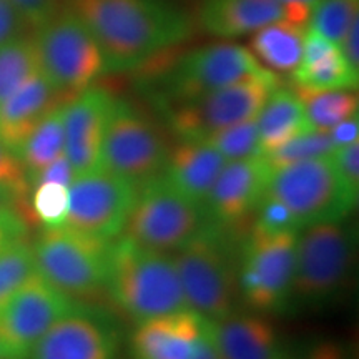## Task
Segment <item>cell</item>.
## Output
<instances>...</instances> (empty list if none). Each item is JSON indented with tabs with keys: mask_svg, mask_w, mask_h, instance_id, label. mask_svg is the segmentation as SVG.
I'll use <instances>...</instances> for the list:
<instances>
[{
	"mask_svg": "<svg viewBox=\"0 0 359 359\" xmlns=\"http://www.w3.org/2000/svg\"><path fill=\"white\" fill-rule=\"evenodd\" d=\"M100 48L105 72L138 69L183 42L190 22L158 0H67Z\"/></svg>",
	"mask_w": 359,
	"mask_h": 359,
	"instance_id": "1",
	"label": "cell"
},
{
	"mask_svg": "<svg viewBox=\"0 0 359 359\" xmlns=\"http://www.w3.org/2000/svg\"><path fill=\"white\" fill-rule=\"evenodd\" d=\"M276 87L280 80L268 70L190 100L167 103L168 123L182 140H205L218 130L255 118Z\"/></svg>",
	"mask_w": 359,
	"mask_h": 359,
	"instance_id": "8",
	"label": "cell"
},
{
	"mask_svg": "<svg viewBox=\"0 0 359 359\" xmlns=\"http://www.w3.org/2000/svg\"><path fill=\"white\" fill-rule=\"evenodd\" d=\"M206 224L203 206L175 190L163 177L138 188L123 236L143 248L178 251Z\"/></svg>",
	"mask_w": 359,
	"mask_h": 359,
	"instance_id": "7",
	"label": "cell"
},
{
	"mask_svg": "<svg viewBox=\"0 0 359 359\" xmlns=\"http://www.w3.org/2000/svg\"><path fill=\"white\" fill-rule=\"evenodd\" d=\"M299 359H353V354L341 343L323 341V343H318L313 348H309Z\"/></svg>",
	"mask_w": 359,
	"mask_h": 359,
	"instance_id": "41",
	"label": "cell"
},
{
	"mask_svg": "<svg viewBox=\"0 0 359 359\" xmlns=\"http://www.w3.org/2000/svg\"><path fill=\"white\" fill-rule=\"evenodd\" d=\"M115 97L105 88L88 87L65 105V156L75 177L100 167L102 143Z\"/></svg>",
	"mask_w": 359,
	"mask_h": 359,
	"instance_id": "17",
	"label": "cell"
},
{
	"mask_svg": "<svg viewBox=\"0 0 359 359\" xmlns=\"http://www.w3.org/2000/svg\"><path fill=\"white\" fill-rule=\"evenodd\" d=\"M118 339L100 314L74 309L40 338L27 359H116Z\"/></svg>",
	"mask_w": 359,
	"mask_h": 359,
	"instance_id": "15",
	"label": "cell"
},
{
	"mask_svg": "<svg viewBox=\"0 0 359 359\" xmlns=\"http://www.w3.org/2000/svg\"><path fill=\"white\" fill-rule=\"evenodd\" d=\"M331 135V140H333L334 147H344L349 145V143L359 142V122L358 115L351 116V118L343 120L338 125H334L333 128L327 130Z\"/></svg>",
	"mask_w": 359,
	"mask_h": 359,
	"instance_id": "43",
	"label": "cell"
},
{
	"mask_svg": "<svg viewBox=\"0 0 359 359\" xmlns=\"http://www.w3.org/2000/svg\"><path fill=\"white\" fill-rule=\"evenodd\" d=\"M359 0H318L309 15V29L338 43L358 19Z\"/></svg>",
	"mask_w": 359,
	"mask_h": 359,
	"instance_id": "32",
	"label": "cell"
},
{
	"mask_svg": "<svg viewBox=\"0 0 359 359\" xmlns=\"http://www.w3.org/2000/svg\"><path fill=\"white\" fill-rule=\"evenodd\" d=\"M269 168L263 156L226 161L203 201L206 219L219 228H235L257 210Z\"/></svg>",
	"mask_w": 359,
	"mask_h": 359,
	"instance_id": "16",
	"label": "cell"
},
{
	"mask_svg": "<svg viewBox=\"0 0 359 359\" xmlns=\"http://www.w3.org/2000/svg\"><path fill=\"white\" fill-rule=\"evenodd\" d=\"M280 2L283 6H306L309 8H313V6L318 0H280Z\"/></svg>",
	"mask_w": 359,
	"mask_h": 359,
	"instance_id": "46",
	"label": "cell"
},
{
	"mask_svg": "<svg viewBox=\"0 0 359 359\" xmlns=\"http://www.w3.org/2000/svg\"><path fill=\"white\" fill-rule=\"evenodd\" d=\"M168 148L155 125L130 105L115 98L102 143L100 167L140 188L161 177Z\"/></svg>",
	"mask_w": 359,
	"mask_h": 359,
	"instance_id": "9",
	"label": "cell"
},
{
	"mask_svg": "<svg viewBox=\"0 0 359 359\" xmlns=\"http://www.w3.org/2000/svg\"><path fill=\"white\" fill-rule=\"evenodd\" d=\"M77 308V302L35 273L0 304V349L4 359L29 358L35 343L60 318Z\"/></svg>",
	"mask_w": 359,
	"mask_h": 359,
	"instance_id": "12",
	"label": "cell"
},
{
	"mask_svg": "<svg viewBox=\"0 0 359 359\" xmlns=\"http://www.w3.org/2000/svg\"><path fill=\"white\" fill-rule=\"evenodd\" d=\"M268 69L248 48L236 43H215L196 48L170 67L163 77V103H173L210 93L241 80L258 77Z\"/></svg>",
	"mask_w": 359,
	"mask_h": 359,
	"instance_id": "14",
	"label": "cell"
},
{
	"mask_svg": "<svg viewBox=\"0 0 359 359\" xmlns=\"http://www.w3.org/2000/svg\"><path fill=\"white\" fill-rule=\"evenodd\" d=\"M294 88L302 90H334V88H356L359 72L349 67L344 60L339 47L318 62L308 65H298L291 72Z\"/></svg>",
	"mask_w": 359,
	"mask_h": 359,
	"instance_id": "28",
	"label": "cell"
},
{
	"mask_svg": "<svg viewBox=\"0 0 359 359\" xmlns=\"http://www.w3.org/2000/svg\"><path fill=\"white\" fill-rule=\"evenodd\" d=\"M37 273L34 245L29 241H13L0 250V304L19 290L30 276Z\"/></svg>",
	"mask_w": 359,
	"mask_h": 359,
	"instance_id": "31",
	"label": "cell"
},
{
	"mask_svg": "<svg viewBox=\"0 0 359 359\" xmlns=\"http://www.w3.org/2000/svg\"><path fill=\"white\" fill-rule=\"evenodd\" d=\"M212 330L222 359H285L275 327L263 318L230 314L212 321Z\"/></svg>",
	"mask_w": 359,
	"mask_h": 359,
	"instance_id": "21",
	"label": "cell"
},
{
	"mask_svg": "<svg viewBox=\"0 0 359 359\" xmlns=\"http://www.w3.org/2000/svg\"><path fill=\"white\" fill-rule=\"evenodd\" d=\"M258 213L255 228L264 233H285V231H299V224L293 215L280 201L263 196L257 210Z\"/></svg>",
	"mask_w": 359,
	"mask_h": 359,
	"instance_id": "34",
	"label": "cell"
},
{
	"mask_svg": "<svg viewBox=\"0 0 359 359\" xmlns=\"http://www.w3.org/2000/svg\"><path fill=\"white\" fill-rule=\"evenodd\" d=\"M190 359H222L213 338L212 321L205 320L203 330H201L200 338L196 341L195 351H193Z\"/></svg>",
	"mask_w": 359,
	"mask_h": 359,
	"instance_id": "42",
	"label": "cell"
},
{
	"mask_svg": "<svg viewBox=\"0 0 359 359\" xmlns=\"http://www.w3.org/2000/svg\"><path fill=\"white\" fill-rule=\"evenodd\" d=\"M263 196L285 205L298 222L299 230L308 224L346 219L358 205V195L344 185L331 156L273 170Z\"/></svg>",
	"mask_w": 359,
	"mask_h": 359,
	"instance_id": "5",
	"label": "cell"
},
{
	"mask_svg": "<svg viewBox=\"0 0 359 359\" xmlns=\"http://www.w3.org/2000/svg\"><path fill=\"white\" fill-rule=\"evenodd\" d=\"M24 24L25 22L22 20L19 12L11 6V2L0 0V45L19 37Z\"/></svg>",
	"mask_w": 359,
	"mask_h": 359,
	"instance_id": "40",
	"label": "cell"
},
{
	"mask_svg": "<svg viewBox=\"0 0 359 359\" xmlns=\"http://www.w3.org/2000/svg\"><path fill=\"white\" fill-rule=\"evenodd\" d=\"M330 156L344 185L359 195V142L338 147Z\"/></svg>",
	"mask_w": 359,
	"mask_h": 359,
	"instance_id": "35",
	"label": "cell"
},
{
	"mask_svg": "<svg viewBox=\"0 0 359 359\" xmlns=\"http://www.w3.org/2000/svg\"><path fill=\"white\" fill-rule=\"evenodd\" d=\"M64 116L65 105L53 110L20 148L19 160L24 165L27 178L65 154Z\"/></svg>",
	"mask_w": 359,
	"mask_h": 359,
	"instance_id": "25",
	"label": "cell"
},
{
	"mask_svg": "<svg viewBox=\"0 0 359 359\" xmlns=\"http://www.w3.org/2000/svg\"><path fill=\"white\" fill-rule=\"evenodd\" d=\"M262 156L281 147L296 135L311 130L302 98L294 90L276 87L257 115Z\"/></svg>",
	"mask_w": 359,
	"mask_h": 359,
	"instance_id": "23",
	"label": "cell"
},
{
	"mask_svg": "<svg viewBox=\"0 0 359 359\" xmlns=\"http://www.w3.org/2000/svg\"><path fill=\"white\" fill-rule=\"evenodd\" d=\"M224 165L226 160L210 143L182 140L173 150H168L161 177L188 200L203 206Z\"/></svg>",
	"mask_w": 359,
	"mask_h": 359,
	"instance_id": "20",
	"label": "cell"
},
{
	"mask_svg": "<svg viewBox=\"0 0 359 359\" xmlns=\"http://www.w3.org/2000/svg\"><path fill=\"white\" fill-rule=\"evenodd\" d=\"M359 17L353 22L348 32L344 34L343 40L339 42V50L343 53L344 60L348 62L349 67L359 72V52H358V39H359Z\"/></svg>",
	"mask_w": 359,
	"mask_h": 359,
	"instance_id": "44",
	"label": "cell"
},
{
	"mask_svg": "<svg viewBox=\"0 0 359 359\" xmlns=\"http://www.w3.org/2000/svg\"><path fill=\"white\" fill-rule=\"evenodd\" d=\"M296 233H264L253 228L246 238L238 271V288L250 308L281 311L290 306Z\"/></svg>",
	"mask_w": 359,
	"mask_h": 359,
	"instance_id": "10",
	"label": "cell"
},
{
	"mask_svg": "<svg viewBox=\"0 0 359 359\" xmlns=\"http://www.w3.org/2000/svg\"><path fill=\"white\" fill-rule=\"evenodd\" d=\"M0 359H4V356H2V349H0Z\"/></svg>",
	"mask_w": 359,
	"mask_h": 359,
	"instance_id": "47",
	"label": "cell"
},
{
	"mask_svg": "<svg viewBox=\"0 0 359 359\" xmlns=\"http://www.w3.org/2000/svg\"><path fill=\"white\" fill-rule=\"evenodd\" d=\"M137 193L132 183L102 167L77 175L69 187L64 226L110 241L123 231Z\"/></svg>",
	"mask_w": 359,
	"mask_h": 359,
	"instance_id": "13",
	"label": "cell"
},
{
	"mask_svg": "<svg viewBox=\"0 0 359 359\" xmlns=\"http://www.w3.org/2000/svg\"><path fill=\"white\" fill-rule=\"evenodd\" d=\"M70 95L53 87L42 72L27 80L11 97L0 102V142L19 156L20 148L34 130L52 114L69 103Z\"/></svg>",
	"mask_w": 359,
	"mask_h": 359,
	"instance_id": "18",
	"label": "cell"
},
{
	"mask_svg": "<svg viewBox=\"0 0 359 359\" xmlns=\"http://www.w3.org/2000/svg\"><path fill=\"white\" fill-rule=\"evenodd\" d=\"M296 95L302 98L304 114L311 127L330 130L343 120L358 115V95L351 88L334 90H302L294 88Z\"/></svg>",
	"mask_w": 359,
	"mask_h": 359,
	"instance_id": "26",
	"label": "cell"
},
{
	"mask_svg": "<svg viewBox=\"0 0 359 359\" xmlns=\"http://www.w3.org/2000/svg\"><path fill=\"white\" fill-rule=\"evenodd\" d=\"M354 255L356 231L344 219L302 228L288 308H318L338 298L351 280Z\"/></svg>",
	"mask_w": 359,
	"mask_h": 359,
	"instance_id": "3",
	"label": "cell"
},
{
	"mask_svg": "<svg viewBox=\"0 0 359 359\" xmlns=\"http://www.w3.org/2000/svg\"><path fill=\"white\" fill-rule=\"evenodd\" d=\"M29 230L30 222L20 208L11 206V208L0 210V250H4L13 241L25 240Z\"/></svg>",
	"mask_w": 359,
	"mask_h": 359,
	"instance_id": "38",
	"label": "cell"
},
{
	"mask_svg": "<svg viewBox=\"0 0 359 359\" xmlns=\"http://www.w3.org/2000/svg\"><path fill=\"white\" fill-rule=\"evenodd\" d=\"M0 185L12 188L13 191L24 196L30 191L24 165L19 156L12 154L2 142H0Z\"/></svg>",
	"mask_w": 359,
	"mask_h": 359,
	"instance_id": "36",
	"label": "cell"
},
{
	"mask_svg": "<svg viewBox=\"0 0 359 359\" xmlns=\"http://www.w3.org/2000/svg\"><path fill=\"white\" fill-rule=\"evenodd\" d=\"M75 178V172L72 168L69 158H67L65 154L57 156L55 160L50 161L47 167H43L42 170H39L37 173L30 175L29 178V185L30 190L35 185H40V183H58V185H64L69 188L72 185Z\"/></svg>",
	"mask_w": 359,
	"mask_h": 359,
	"instance_id": "39",
	"label": "cell"
},
{
	"mask_svg": "<svg viewBox=\"0 0 359 359\" xmlns=\"http://www.w3.org/2000/svg\"><path fill=\"white\" fill-rule=\"evenodd\" d=\"M276 20H285L280 0H205L200 11L201 27L222 39L253 34Z\"/></svg>",
	"mask_w": 359,
	"mask_h": 359,
	"instance_id": "22",
	"label": "cell"
},
{
	"mask_svg": "<svg viewBox=\"0 0 359 359\" xmlns=\"http://www.w3.org/2000/svg\"><path fill=\"white\" fill-rule=\"evenodd\" d=\"M336 147L327 130L311 128L296 135L294 138L283 143L281 147L263 155V160L269 172H273V170L286 167V165L291 163H298V161L330 156Z\"/></svg>",
	"mask_w": 359,
	"mask_h": 359,
	"instance_id": "29",
	"label": "cell"
},
{
	"mask_svg": "<svg viewBox=\"0 0 359 359\" xmlns=\"http://www.w3.org/2000/svg\"><path fill=\"white\" fill-rule=\"evenodd\" d=\"M203 142L210 143L226 161L262 156L257 116L218 130V132L206 137Z\"/></svg>",
	"mask_w": 359,
	"mask_h": 359,
	"instance_id": "30",
	"label": "cell"
},
{
	"mask_svg": "<svg viewBox=\"0 0 359 359\" xmlns=\"http://www.w3.org/2000/svg\"><path fill=\"white\" fill-rule=\"evenodd\" d=\"M27 25L40 29L57 15V0H8Z\"/></svg>",
	"mask_w": 359,
	"mask_h": 359,
	"instance_id": "37",
	"label": "cell"
},
{
	"mask_svg": "<svg viewBox=\"0 0 359 359\" xmlns=\"http://www.w3.org/2000/svg\"><path fill=\"white\" fill-rule=\"evenodd\" d=\"M11 206H17V208H20L22 213L27 217V219H30V217H32L27 196L19 195V193L13 191L12 188L0 185V210L11 208Z\"/></svg>",
	"mask_w": 359,
	"mask_h": 359,
	"instance_id": "45",
	"label": "cell"
},
{
	"mask_svg": "<svg viewBox=\"0 0 359 359\" xmlns=\"http://www.w3.org/2000/svg\"><path fill=\"white\" fill-rule=\"evenodd\" d=\"M173 262L191 311L212 321L233 314L240 293L238 271L230 243L217 224H205L198 235L178 250Z\"/></svg>",
	"mask_w": 359,
	"mask_h": 359,
	"instance_id": "4",
	"label": "cell"
},
{
	"mask_svg": "<svg viewBox=\"0 0 359 359\" xmlns=\"http://www.w3.org/2000/svg\"><path fill=\"white\" fill-rule=\"evenodd\" d=\"M30 212L45 228L62 226L69 210V188L58 183H40L32 188Z\"/></svg>",
	"mask_w": 359,
	"mask_h": 359,
	"instance_id": "33",
	"label": "cell"
},
{
	"mask_svg": "<svg viewBox=\"0 0 359 359\" xmlns=\"http://www.w3.org/2000/svg\"><path fill=\"white\" fill-rule=\"evenodd\" d=\"M110 241L72 228L50 226L34 243L37 273L70 299L97 298L107 290Z\"/></svg>",
	"mask_w": 359,
	"mask_h": 359,
	"instance_id": "6",
	"label": "cell"
},
{
	"mask_svg": "<svg viewBox=\"0 0 359 359\" xmlns=\"http://www.w3.org/2000/svg\"><path fill=\"white\" fill-rule=\"evenodd\" d=\"M205 320L187 309L138 323L132 336L133 359H190Z\"/></svg>",
	"mask_w": 359,
	"mask_h": 359,
	"instance_id": "19",
	"label": "cell"
},
{
	"mask_svg": "<svg viewBox=\"0 0 359 359\" xmlns=\"http://www.w3.org/2000/svg\"><path fill=\"white\" fill-rule=\"evenodd\" d=\"M40 72L53 87L77 97L105 72L100 48L74 13L53 17L35 35Z\"/></svg>",
	"mask_w": 359,
	"mask_h": 359,
	"instance_id": "11",
	"label": "cell"
},
{
	"mask_svg": "<svg viewBox=\"0 0 359 359\" xmlns=\"http://www.w3.org/2000/svg\"><path fill=\"white\" fill-rule=\"evenodd\" d=\"M107 291L137 323L190 309L173 258L125 236L110 243Z\"/></svg>",
	"mask_w": 359,
	"mask_h": 359,
	"instance_id": "2",
	"label": "cell"
},
{
	"mask_svg": "<svg viewBox=\"0 0 359 359\" xmlns=\"http://www.w3.org/2000/svg\"><path fill=\"white\" fill-rule=\"evenodd\" d=\"M306 27L276 20L253 32L251 53L264 69L271 72H293L303 57Z\"/></svg>",
	"mask_w": 359,
	"mask_h": 359,
	"instance_id": "24",
	"label": "cell"
},
{
	"mask_svg": "<svg viewBox=\"0 0 359 359\" xmlns=\"http://www.w3.org/2000/svg\"><path fill=\"white\" fill-rule=\"evenodd\" d=\"M40 72L35 39L15 37L0 45V102Z\"/></svg>",
	"mask_w": 359,
	"mask_h": 359,
	"instance_id": "27",
	"label": "cell"
}]
</instances>
